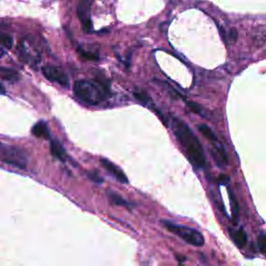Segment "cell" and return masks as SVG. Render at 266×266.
<instances>
[{
  "instance_id": "obj_1",
  "label": "cell",
  "mask_w": 266,
  "mask_h": 266,
  "mask_svg": "<svg viewBox=\"0 0 266 266\" xmlns=\"http://www.w3.org/2000/svg\"><path fill=\"white\" fill-rule=\"evenodd\" d=\"M172 128L190 161L197 168H204L206 166V158L203 147L191 128L176 117H172Z\"/></svg>"
},
{
  "instance_id": "obj_2",
  "label": "cell",
  "mask_w": 266,
  "mask_h": 266,
  "mask_svg": "<svg viewBox=\"0 0 266 266\" xmlns=\"http://www.w3.org/2000/svg\"><path fill=\"white\" fill-rule=\"evenodd\" d=\"M75 96L89 105H98L110 96V89L99 81H78L74 85Z\"/></svg>"
},
{
  "instance_id": "obj_3",
  "label": "cell",
  "mask_w": 266,
  "mask_h": 266,
  "mask_svg": "<svg viewBox=\"0 0 266 266\" xmlns=\"http://www.w3.org/2000/svg\"><path fill=\"white\" fill-rule=\"evenodd\" d=\"M165 227L175 235L179 236L184 242L188 243L189 245H192L194 247H202L204 246V237L201 232H199L196 229L189 228L185 226H181L178 224H174L168 221L163 222Z\"/></svg>"
},
{
  "instance_id": "obj_4",
  "label": "cell",
  "mask_w": 266,
  "mask_h": 266,
  "mask_svg": "<svg viewBox=\"0 0 266 266\" xmlns=\"http://www.w3.org/2000/svg\"><path fill=\"white\" fill-rule=\"evenodd\" d=\"M0 153H2V161L4 163L14 166L21 170H24L26 169V167H28L29 156L26 151H24L23 149L2 144Z\"/></svg>"
},
{
  "instance_id": "obj_5",
  "label": "cell",
  "mask_w": 266,
  "mask_h": 266,
  "mask_svg": "<svg viewBox=\"0 0 266 266\" xmlns=\"http://www.w3.org/2000/svg\"><path fill=\"white\" fill-rule=\"evenodd\" d=\"M42 72L48 81L57 83L63 87L69 86V77L61 68L56 66H45L42 68Z\"/></svg>"
},
{
  "instance_id": "obj_6",
  "label": "cell",
  "mask_w": 266,
  "mask_h": 266,
  "mask_svg": "<svg viewBox=\"0 0 266 266\" xmlns=\"http://www.w3.org/2000/svg\"><path fill=\"white\" fill-rule=\"evenodd\" d=\"M91 3L90 0H81L77 7V16L81 20L83 30L86 33H91L93 31V24L90 17Z\"/></svg>"
},
{
  "instance_id": "obj_7",
  "label": "cell",
  "mask_w": 266,
  "mask_h": 266,
  "mask_svg": "<svg viewBox=\"0 0 266 266\" xmlns=\"http://www.w3.org/2000/svg\"><path fill=\"white\" fill-rule=\"evenodd\" d=\"M100 164L102 165V167L110 172L118 181H120L121 183H124V184H127L129 181H128V178L127 176L125 175V173L122 171L121 168H119L117 165L113 164L112 162H110L109 159H105V158H100Z\"/></svg>"
},
{
  "instance_id": "obj_8",
  "label": "cell",
  "mask_w": 266,
  "mask_h": 266,
  "mask_svg": "<svg viewBox=\"0 0 266 266\" xmlns=\"http://www.w3.org/2000/svg\"><path fill=\"white\" fill-rule=\"evenodd\" d=\"M212 151L211 154L214 156L217 165L220 168H225L228 166V156L226 154V151L224 147L220 144L219 141L212 142Z\"/></svg>"
},
{
  "instance_id": "obj_9",
  "label": "cell",
  "mask_w": 266,
  "mask_h": 266,
  "mask_svg": "<svg viewBox=\"0 0 266 266\" xmlns=\"http://www.w3.org/2000/svg\"><path fill=\"white\" fill-rule=\"evenodd\" d=\"M50 152L52 156H55L61 162H66V152L63 145L58 140H52L50 142Z\"/></svg>"
},
{
  "instance_id": "obj_10",
  "label": "cell",
  "mask_w": 266,
  "mask_h": 266,
  "mask_svg": "<svg viewBox=\"0 0 266 266\" xmlns=\"http://www.w3.org/2000/svg\"><path fill=\"white\" fill-rule=\"evenodd\" d=\"M33 136L39 138V139H44V140H49L50 139V130L45 122H38L32 129Z\"/></svg>"
},
{
  "instance_id": "obj_11",
  "label": "cell",
  "mask_w": 266,
  "mask_h": 266,
  "mask_svg": "<svg viewBox=\"0 0 266 266\" xmlns=\"http://www.w3.org/2000/svg\"><path fill=\"white\" fill-rule=\"evenodd\" d=\"M231 237L234 244L238 248H244L248 243V235L243 229H238L236 231H231Z\"/></svg>"
},
{
  "instance_id": "obj_12",
  "label": "cell",
  "mask_w": 266,
  "mask_h": 266,
  "mask_svg": "<svg viewBox=\"0 0 266 266\" xmlns=\"http://www.w3.org/2000/svg\"><path fill=\"white\" fill-rule=\"evenodd\" d=\"M0 75H2V78L4 81L9 83H17L20 79V75L17 71L6 67L0 68Z\"/></svg>"
},
{
  "instance_id": "obj_13",
  "label": "cell",
  "mask_w": 266,
  "mask_h": 266,
  "mask_svg": "<svg viewBox=\"0 0 266 266\" xmlns=\"http://www.w3.org/2000/svg\"><path fill=\"white\" fill-rule=\"evenodd\" d=\"M106 195H108L110 201H111L113 204L117 205V206H123V207H125V208H127V209H130V208L132 207V204H131V203H129V202L126 201L123 197H121L119 194H117V193H115V192H113V191H111V190L106 192Z\"/></svg>"
},
{
  "instance_id": "obj_14",
  "label": "cell",
  "mask_w": 266,
  "mask_h": 266,
  "mask_svg": "<svg viewBox=\"0 0 266 266\" xmlns=\"http://www.w3.org/2000/svg\"><path fill=\"white\" fill-rule=\"evenodd\" d=\"M198 129L200 130V132L202 133V135H203L207 140H209L211 143L218 141V139H217L216 135L214 133V131H212L207 125L201 124V125L198 126Z\"/></svg>"
},
{
  "instance_id": "obj_15",
  "label": "cell",
  "mask_w": 266,
  "mask_h": 266,
  "mask_svg": "<svg viewBox=\"0 0 266 266\" xmlns=\"http://www.w3.org/2000/svg\"><path fill=\"white\" fill-rule=\"evenodd\" d=\"M228 194H229V198H230V203H231V209H232V214H233V218L237 219L238 215H239V205L238 202L234 196V194L232 193V191L229 189L228 190Z\"/></svg>"
},
{
  "instance_id": "obj_16",
  "label": "cell",
  "mask_w": 266,
  "mask_h": 266,
  "mask_svg": "<svg viewBox=\"0 0 266 266\" xmlns=\"http://www.w3.org/2000/svg\"><path fill=\"white\" fill-rule=\"evenodd\" d=\"M78 53H79V56L87 61H98L99 60V57L97 55H95V53L81 49V48L78 49Z\"/></svg>"
},
{
  "instance_id": "obj_17",
  "label": "cell",
  "mask_w": 266,
  "mask_h": 266,
  "mask_svg": "<svg viewBox=\"0 0 266 266\" xmlns=\"http://www.w3.org/2000/svg\"><path fill=\"white\" fill-rule=\"evenodd\" d=\"M0 40H2L3 46L6 47L7 49H11L13 47V38L11 36L2 34V36H0Z\"/></svg>"
},
{
  "instance_id": "obj_18",
  "label": "cell",
  "mask_w": 266,
  "mask_h": 266,
  "mask_svg": "<svg viewBox=\"0 0 266 266\" xmlns=\"http://www.w3.org/2000/svg\"><path fill=\"white\" fill-rule=\"evenodd\" d=\"M188 106L193 113H195L197 115H203V108L200 104H198L196 102H188Z\"/></svg>"
},
{
  "instance_id": "obj_19",
  "label": "cell",
  "mask_w": 266,
  "mask_h": 266,
  "mask_svg": "<svg viewBox=\"0 0 266 266\" xmlns=\"http://www.w3.org/2000/svg\"><path fill=\"white\" fill-rule=\"evenodd\" d=\"M133 95H135V97H136L140 102H142L143 104H148V103L151 101V98H150L145 92L135 93Z\"/></svg>"
},
{
  "instance_id": "obj_20",
  "label": "cell",
  "mask_w": 266,
  "mask_h": 266,
  "mask_svg": "<svg viewBox=\"0 0 266 266\" xmlns=\"http://www.w3.org/2000/svg\"><path fill=\"white\" fill-rule=\"evenodd\" d=\"M258 247H259V250L264 255H266V235L261 234L259 236V238H258Z\"/></svg>"
},
{
  "instance_id": "obj_21",
  "label": "cell",
  "mask_w": 266,
  "mask_h": 266,
  "mask_svg": "<svg viewBox=\"0 0 266 266\" xmlns=\"http://www.w3.org/2000/svg\"><path fill=\"white\" fill-rule=\"evenodd\" d=\"M88 176L91 180H93L96 183H102L103 179L98 175L97 172H88Z\"/></svg>"
},
{
  "instance_id": "obj_22",
  "label": "cell",
  "mask_w": 266,
  "mask_h": 266,
  "mask_svg": "<svg viewBox=\"0 0 266 266\" xmlns=\"http://www.w3.org/2000/svg\"><path fill=\"white\" fill-rule=\"evenodd\" d=\"M237 32L233 29V30H231L230 31V33H229V35H228V37H229V40L231 41V42H235L236 40H237Z\"/></svg>"
},
{
  "instance_id": "obj_23",
  "label": "cell",
  "mask_w": 266,
  "mask_h": 266,
  "mask_svg": "<svg viewBox=\"0 0 266 266\" xmlns=\"http://www.w3.org/2000/svg\"><path fill=\"white\" fill-rule=\"evenodd\" d=\"M220 181L222 182V184H226L229 181V178L227 176H225V175H222L221 178H220Z\"/></svg>"
},
{
  "instance_id": "obj_24",
  "label": "cell",
  "mask_w": 266,
  "mask_h": 266,
  "mask_svg": "<svg viewBox=\"0 0 266 266\" xmlns=\"http://www.w3.org/2000/svg\"><path fill=\"white\" fill-rule=\"evenodd\" d=\"M177 259H178V261L179 262H184L185 260H186V257L185 256H181V255H177Z\"/></svg>"
}]
</instances>
